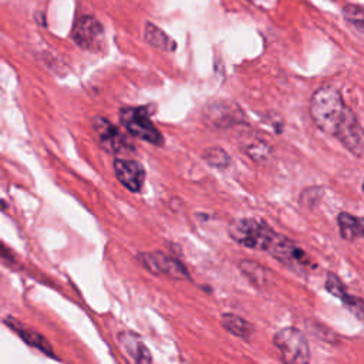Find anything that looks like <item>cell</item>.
<instances>
[{
	"instance_id": "6da1fadb",
	"label": "cell",
	"mask_w": 364,
	"mask_h": 364,
	"mask_svg": "<svg viewBox=\"0 0 364 364\" xmlns=\"http://www.w3.org/2000/svg\"><path fill=\"white\" fill-rule=\"evenodd\" d=\"M346 108L347 107L343 102L341 94L336 88L326 85L317 88L313 92L309 112L314 125L320 131L328 135H334L343 119Z\"/></svg>"
},
{
	"instance_id": "7a4b0ae2",
	"label": "cell",
	"mask_w": 364,
	"mask_h": 364,
	"mask_svg": "<svg viewBox=\"0 0 364 364\" xmlns=\"http://www.w3.org/2000/svg\"><path fill=\"white\" fill-rule=\"evenodd\" d=\"M230 237L245 247L255 250H267L276 232L263 220L256 219H237L229 226Z\"/></svg>"
},
{
	"instance_id": "3957f363",
	"label": "cell",
	"mask_w": 364,
	"mask_h": 364,
	"mask_svg": "<svg viewBox=\"0 0 364 364\" xmlns=\"http://www.w3.org/2000/svg\"><path fill=\"white\" fill-rule=\"evenodd\" d=\"M273 343L280 353L283 364H309L310 347L300 330L284 327L274 334Z\"/></svg>"
},
{
	"instance_id": "277c9868",
	"label": "cell",
	"mask_w": 364,
	"mask_h": 364,
	"mask_svg": "<svg viewBox=\"0 0 364 364\" xmlns=\"http://www.w3.org/2000/svg\"><path fill=\"white\" fill-rule=\"evenodd\" d=\"M119 118L131 135L152 145H162V134L151 121L149 112L145 107H125L121 109Z\"/></svg>"
},
{
	"instance_id": "5b68a950",
	"label": "cell",
	"mask_w": 364,
	"mask_h": 364,
	"mask_svg": "<svg viewBox=\"0 0 364 364\" xmlns=\"http://www.w3.org/2000/svg\"><path fill=\"white\" fill-rule=\"evenodd\" d=\"M138 262L152 274L166 276L175 280L189 279L186 267L176 259L161 252H142L138 255Z\"/></svg>"
},
{
	"instance_id": "8992f818",
	"label": "cell",
	"mask_w": 364,
	"mask_h": 364,
	"mask_svg": "<svg viewBox=\"0 0 364 364\" xmlns=\"http://www.w3.org/2000/svg\"><path fill=\"white\" fill-rule=\"evenodd\" d=\"M334 136L344 145L347 151H350L355 156H361L364 151V135L361 124L357 115L350 109L346 108L343 119L337 127Z\"/></svg>"
},
{
	"instance_id": "52a82bcc",
	"label": "cell",
	"mask_w": 364,
	"mask_h": 364,
	"mask_svg": "<svg viewBox=\"0 0 364 364\" xmlns=\"http://www.w3.org/2000/svg\"><path fill=\"white\" fill-rule=\"evenodd\" d=\"M73 40L75 44L88 51H98L102 46V24L92 16H81L73 27Z\"/></svg>"
},
{
	"instance_id": "ba28073f",
	"label": "cell",
	"mask_w": 364,
	"mask_h": 364,
	"mask_svg": "<svg viewBox=\"0 0 364 364\" xmlns=\"http://www.w3.org/2000/svg\"><path fill=\"white\" fill-rule=\"evenodd\" d=\"M91 124L98 136L100 145L105 151L111 154H122L132 151V145L129 144V141L108 119L102 117H94Z\"/></svg>"
},
{
	"instance_id": "9c48e42d",
	"label": "cell",
	"mask_w": 364,
	"mask_h": 364,
	"mask_svg": "<svg viewBox=\"0 0 364 364\" xmlns=\"http://www.w3.org/2000/svg\"><path fill=\"white\" fill-rule=\"evenodd\" d=\"M266 252H269L274 259H277L279 262L291 269L306 267L309 263V259L304 255V252L300 247H297L291 240L279 233H276L274 239L272 240Z\"/></svg>"
},
{
	"instance_id": "30bf717a",
	"label": "cell",
	"mask_w": 364,
	"mask_h": 364,
	"mask_svg": "<svg viewBox=\"0 0 364 364\" xmlns=\"http://www.w3.org/2000/svg\"><path fill=\"white\" fill-rule=\"evenodd\" d=\"M114 172L117 179L122 186L131 192L141 191L145 182V169L144 166L132 159H114Z\"/></svg>"
},
{
	"instance_id": "8fae6325",
	"label": "cell",
	"mask_w": 364,
	"mask_h": 364,
	"mask_svg": "<svg viewBox=\"0 0 364 364\" xmlns=\"http://www.w3.org/2000/svg\"><path fill=\"white\" fill-rule=\"evenodd\" d=\"M208 121H210L215 127H228L239 121L240 109L226 101L212 102L205 109Z\"/></svg>"
},
{
	"instance_id": "7c38bea8",
	"label": "cell",
	"mask_w": 364,
	"mask_h": 364,
	"mask_svg": "<svg viewBox=\"0 0 364 364\" xmlns=\"http://www.w3.org/2000/svg\"><path fill=\"white\" fill-rule=\"evenodd\" d=\"M326 290L328 293H331L334 297L340 299L341 301H344L346 304H348L351 309H355L357 307V311L363 313V301L361 299L358 297H354V296H350L347 293V289L346 286L343 284V282L334 274V273H327V277H326Z\"/></svg>"
},
{
	"instance_id": "4fadbf2b",
	"label": "cell",
	"mask_w": 364,
	"mask_h": 364,
	"mask_svg": "<svg viewBox=\"0 0 364 364\" xmlns=\"http://www.w3.org/2000/svg\"><path fill=\"white\" fill-rule=\"evenodd\" d=\"M337 223H338L340 235L346 240H355V239L361 237L364 233L363 219L358 216H354L351 213L341 212L337 216Z\"/></svg>"
},
{
	"instance_id": "5bb4252c",
	"label": "cell",
	"mask_w": 364,
	"mask_h": 364,
	"mask_svg": "<svg viewBox=\"0 0 364 364\" xmlns=\"http://www.w3.org/2000/svg\"><path fill=\"white\" fill-rule=\"evenodd\" d=\"M144 37H145V41L155 48H159L164 51H173L176 48V43L164 30H161L151 21L145 23Z\"/></svg>"
},
{
	"instance_id": "9a60e30c",
	"label": "cell",
	"mask_w": 364,
	"mask_h": 364,
	"mask_svg": "<svg viewBox=\"0 0 364 364\" xmlns=\"http://www.w3.org/2000/svg\"><path fill=\"white\" fill-rule=\"evenodd\" d=\"M6 323H7V326L11 327L27 344L40 348V350H41L43 353H46V354L53 355L51 346L47 343V340H46L41 334H37V333H34V331H31V330H28V328L21 327L20 323H17V321H14V320H11V318H7Z\"/></svg>"
},
{
	"instance_id": "2e32d148",
	"label": "cell",
	"mask_w": 364,
	"mask_h": 364,
	"mask_svg": "<svg viewBox=\"0 0 364 364\" xmlns=\"http://www.w3.org/2000/svg\"><path fill=\"white\" fill-rule=\"evenodd\" d=\"M222 326L233 336L245 338V340L250 338L255 331L253 326L249 321H246L245 318H242L236 314H232V313H225L222 316Z\"/></svg>"
},
{
	"instance_id": "e0dca14e",
	"label": "cell",
	"mask_w": 364,
	"mask_h": 364,
	"mask_svg": "<svg viewBox=\"0 0 364 364\" xmlns=\"http://www.w3.org/2000/svg\"><path fill=\"white\" fill-rule=\"evenodd\" d=\"M240 270L245 276L249 277V280L255 284H264L266 283V272L263 266L253 260H242L239 264Z\"/></svg>"
},
{
	"instance_id": "ac0fdd59",
	"label": "cell",
	"mask_w": 364,
	"mask_h": 364,
	"mask_svg": "<svg viewBox=\"0 0 364 364\" xmlns=\"http://www.w3.org/2000/svg\"><path fill=\"white\" fill-rule=\"evenodd\" d=\"M203 159L215 168H226L230 164V156L228 152L219 146H209L203 151Z\"/></svg>"
},
{
	"instance_id": "d6986e66",
	"label": "cell",
	"mask_w": 364,
	"mask_h": 364,
	"mask_svg": "<svg viewBox=\"0 0 364 364\" xmlns=\"http://www.w3.org/2000/svg\"><path fill=\"white\" fill-rule=\"evenodd\" d=\"M343 16H344V18L350 24H353V27L360 34H363V31H364V11H363L361 6H358V4H347L343 9Z\"/></svg>"
},
{
	"instance_id": "ffe728a7",
	"label": "cell",
	"mask_w": 364,
	"mask_h": 364,
	"mask_svg": "<svg viewBox=\"0 0 364 364\" xmlns=\"http://www.w3.org/2000/svg\"><path fill=\"white\" fill-rule=\"evenodd\" d=\"M131 354L135 358V364H151L152 363L149 350L141 341L136 343V338L134 341V350H131Z\"/></svg>"
}]
</instances>
